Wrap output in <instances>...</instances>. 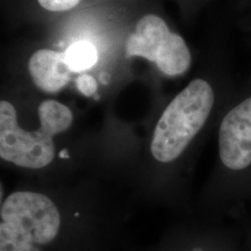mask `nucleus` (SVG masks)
Masks as SVG:
<instances>
[{
	"label": "nucleus",
	"mask_w": 251,
	"mask_h": 251,
	"mask_svg": "<svg viewBox=\"0 0 251 251\" xmlns=\"http://www.w3.org/2000/svg\"><path fill=\"white\" fill-rule=\"evenodd\" d=\"M128 57L153 62L166 76H179L191 65V52L183 37L169 30L165 21L155 14L141 18L126 43Z\"/></svg>",
	"instance_id": "4"
},
{
	"label": "nucleus",
	"mask_w": 251,
	"mask_h": 251,
	"mask_svg": "<svg viewBox=\"0 0 251 251\" xmlns=\"http://www.w3.org/2000/svg\"><path fill=\"white\" fill-rule=\"evenodd\" d=\"M100 80L102 81V84H106L108 81V76L106 74H101L100 75Z\"/></svg>",
	"instance_id": "11"
},
{
	"label": "nucleus",
	"mask_w": 251,
	"mask_h": 251,
	"mask_svg": "<svg viewBox=\"0 0 251 251\" xmlns=\"http://www.w3.org/2000/svg\"><path fill=\"white\" fill-rule=\"evenodd\" d=\"M76 84L79 92L85 97L93 96L98 89V83H97L96 78L91 75H81L76 79Z\"/></svg>",
	"instance_id": "10"
},
{
	"label": "nucleus",
	"mask_w": 251,
	"mask_h": 251,
	"mask_svg": "<svg viewBox=\"0 0 251 251\" xmlns=\"http://www.w3.org/2000/svg\"><path fill=\"white\" fill-rule=\"evenodd\" d=\"M67 218L49 196L37 191L9 193L0 207V251H102L118 229L84 228Z\"/></svg>",
	"instance_id": "1"
},
{
	"label": "nucleus",
	"mask_w": 251,
	"mask_h": 251,
	"mask_svg": "<svg viewBox=\"0 0 251 251\" xmlns=\"http://www.w3.org/2000/svg\"><path fill=\"white\" fill-rule=\"evenodd\" d=\"M219 157L227 170L236 174L251 166V98L235 106L222 120Z\"/></svg>",
	"instance_id": "5"
},
{
	"label": "nucleus",
	"mask_w": 251,
	"mask_h": 251,
	"mask_svg": "<svg viewBox=\"0 0 251 251\" xmlns=\"http://www.w3.org/2000/svg\"><path fill=\"white\" fill-rule=\"evenodd\" d=\"M40 129L27 131L18 124L17 111L11 102H0V157L2 161L27 170H42L56 157L54 136L70 128L71 109L46 100L40 105Z\"/></svg>",
	"instance_id": "2"
},
{
	"label": "nucleus",
	"mask_w": 251,
	"mask_h": 251,
	"mask_svg": "<svg viewBox=\"0 0 251 251\" xmlns=\"http://www.w3.org/2000/svg\"><path fill=\"white\" fill-rule=\"evenodd\" d=\"M226 229H194L172 251H237L234 237Z\"/></svg>",
	"instance_id": "7"
},
{
	"label": "nucleus",
	"mask_w": 251,
	"mask_h": 251,
	"mask_svg": "<svg viewBox=\"0 0 251 251\" xmlns=\"http://www.w3.org/2000/svg\"><path fill=\"white\" fill-rule=\"evenodd\" d=\"M28 68L35 86L47 93L58 92L70 79V69L65 62L64 52L37 50L31 55Z\"/></svg>",
	"instance_id": "6"
},
{
	"label": "nucleus",
	"mask_w": 251,
	"mask_h": 251,
	"mask_svg": "<svg viewBox=\"0 0 251 251\" xmlns=\"http://www.w3.org/2000/svg\"><path fill=\"white\" fill-rule=\"evenodd\" d=\"M43 8L50 12H65L79 4L80 0H37Z\"/></svg>",
	"instance_id": "9"
},
{
	"label": "nucleus",
	"mask_w": 251,
	"mask_h": 251,
	"mask_svg": "<svg viewBox=\"0 0 251 251\" xmlns=\"http://www.w3.org/2000/svg\"><path fill=\"white\" fill-rule=\"evenodd\" d=\"M214 105L212 86L194 79L175 97L163 112L153 131L150 152L161 164H170L183 155L211 114Z\"/></svg>",
	"instance_id": "3"
},
{
	"label": "nucleus",
	"mask_w": 251,
	"mask_h": 251,
	"mask_svg": "<svg viewBox=\"0 0 251 251\" xmlns=\"http://www.w3.org/2000/svg\"><path fill=\"white\" fill-rule=\"evenodd\" d=\"M64 57L71 72H83L98 62V50L89 41H78L65 50Z\"/></svg>",
	"instance_id": "8"
}]
</instances>
